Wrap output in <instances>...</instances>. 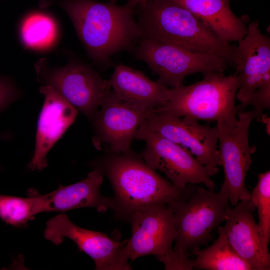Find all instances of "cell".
Instances as JSON below:
<instances>
[{
  "instance_id": "obj_1",
  "label": "cell",
  "mask_w": 270,
  "mask_h": 270,
  "mask_svg": "<svg viewBox=\"0 0 270 270\" xmlns=\"http://www.w3.org/2000/svg\"><path fill=\"white\" fill-rule=\"evenodd\" d=\"M72 20L88 56L96 66L106 68L111 58L132 50L142 32L134 18L136 7L119 6L116 0H56Z\"/></svg>"
},
{
  "instance_id": "obj_2",
  "label": "cell",
  "mask_w": 270,
  "mask_h": 270,
  "mask_svg": "<svg viewBox=\"0 0 270 270\" xmlns=\"http://www.w3.org/2000/svg\"><path fill=\"white\" fill-rule=\"evenodd\" d=\"M90 166L108 178L114 191L112 210L118 218L127 222L133 214L150 206L186 200L196 188L193 184L176 186L132 151L110 152Z\"/></svg>"
},
{
  "instance_id": "obj_3",
  "label": "cell",
  "mask_w": 270,
  "mask_h": 270,
  "mask_svg": "<svg viewBox=\"0 0 270 270\" xmlns=\"http://www.w3.org/2000/svg\"><path fill=\"white\" fill-rule=\"evenodd\" d=\"M136 7L141 38L216 56L234 66L236 46L222 40L185 8L172 0H150Z\"/></svg>"
},
{
  "instance_id": "obj_4",
  "label": "cell",
  "mask_w": 270,
  "mask_h": 270,
  "mask_svg": "<svg viewBox=\"0 0 270 270\" xmlns=\"http://www.w3.org/2000/svg\"><path fill=\"white\" fill-rule=\"evenodd\" d=\"M240 85L236 74L204 73L203 78L196 83L171 88L169 101L152 112L216 123L222 120L234 126L238 120L236 100Z\"/></svg>"
},
{
  "instance_id": "obj_5",
  "label": "cell",
  "mask_w": 270,
  "mask_h": 270,
  "mask_svg": "<svg viewBox=\"0 0 270 270\" xmlns=\"http://www.w3.org/2000/svg\"><path fill=\"white\" fill-rule=\"evenodd\" d=\"M226 196L202 187L186 200L168 204L173 210L176 237L174 250L194 253L213 238L212 234L226 220L230 208Z\"/></svg>"
},
{
  "instance_id": "obj_6",
  "label": "cell",
  "mask_w": 270,
  "mask_h": 270,
  "mask_svg": "<svg viewBox=\"0 0 270 270\" xmlns=\"http://www.w3.org/2000/svg\"><path fill=\"white\" fill-rule=\"evenodd\" d=\"M34 66L42 86L53 88L90 122L111 90L109 80L73 56L62 67L52 68L44 58L39 59Z\"/></svg>"
},
{
  "instance_id": "obj_7",
  "label": "cell",
  "mask_w": 270,
  "mask_h": 270,
  "mask_svg": "<svg viewBox=\"0 0 270 270\" xmlns=\"http://www.w3.org/2000/svg\"><path fill=\"white\" fill-rule=\"evenodd\" d=\"M238 116L234 126L226 124L222 120L216 122L220 163L224 175L220 191L226 196L232 206L250 198V192L246 187L245 180L252 164V155L256 148L250 144L249 130L252 121L258 118L254 110L239 112Z\"/></svg>"
},
{
  "instance_id": "obj_8",
  "label": "cell",
  "mask_w": 270,
  "mask_h": 270,
  "mask_svg": "<svg viewBox=\"0 0 270 270\" xmlns=\"http://www.w3.org/2000/svg\"><path fill=\"white\" fill-rule=\"evenodd\" d=\"M136 58L146 62L157 82L168 88L182 85L185 78L198 73L224 72L228 64L213 55L195 54L179 47L141 38L133 48Z\"/></svg>"
},
{
  "instance_id": "obj_9",
  "label": "cell",
  "mask_w": 270,
  "mask_h": 270,
  "mask_svg": "<svg viewBox=\"0 0 270 270\" xmlns=\"http://www.w3.org/2000/svg\"><path fill=\"white\" fill-rule=\"evenodd\" d=\"M136 138L146 143L140 156L147 164L163 172L176 186L183 188L188 184H203L207 188L214 190L215 184L206 169L192 154L151 130L145 120Z\"/></svg>"
},
{
  "instance_id": "obj_10",
  "label": "cell",
  "mask_w": 270,
  "mask_h": 270,
  "mask_svg": "<svg viewBox=\"0 0 270 270\" xmlns=\"http://www.w3.org/2000/svg\"><path fill=\"white\" fill-rule=\"evenodd\" d=\"M145 122L152 130L189 150L210 177L218 174L220 163L217 126L200 124L190 116L176 118L156 112L149 113Z\"/></svg>"
},
{
  "instance_id": "obj_11",
  "label": "cell",
  "mask_w": 270,
  "mask_h": 270,
  "mask_svg": "<svg viewBox=\"0 0 270 270\" xmlns=\"http://www.w3.org/2000/svg\"><path fill=\"white\" fill-rule=\"evenodd\" d=\"M44 236L55 245L62 244L65 238L72 240L80 252L93 260L96 270L132 269L124 252L127 240L117 242L102 232L82 228L65 213L48 221Z\"/></svg>"
},
{
  "instance_id": "obj_12",
  "label": "cell",
  "mask_w": 270,
  "mask_h": 270,
  "mask_svg": "<svg viewBox=\"0 0 270 270\" xmlns=\"http://www.w3.org/2000/svg\"><path fill=\"white\" fill-rule=\"evenodd\" d=\"M128 222L132 232L124 252L129 260L154 255L160 262L173 250L176 230L174 211L170 206H150L133 214Z\"/></svg>"
},
{
  "instance_id": "obj_13",
  "label": "cell",
  "mask_w": 270,
  "mask_h": 270,
  "mask_svg": "<svg viewBox=\"0 0 270 270\" xmlns=\"http://www.w3.org/2000/svg\"><path fill=\"white\" fill-rule=\"evenodd\" d=\"M238 43L234 58L240 79L238 114L256 92L270 93V38L261 32L258 20L249 23L246 34Z\"/></svg>"
},
{
  "instance_id": "obj_14",
  "label": "cell",
  "mask_w": 270,
  "mask_h": 270,
  "mask_svg": "<svg viewBox=\"0 0 270 270\" xmlns=\"http://www.w3.org/2000/svg\"><path fill=\"white\" fill-rule=\"evenodd\" d=\"M149 113L130 106L110 90L91 122L93 144L100 150L108 144L112 153L130 152L131 144Z\"/></svg>"
},
{
  "instance_id": "obj_15",
  "label": "cell",
  "mask_w": 270,
  "mask_h": 270,
  "mask_svg": "<svg viewBox=\"0 0 270 270\" xmlns=\"http://www.w3.org/2000/svg\"><path fill=\"white\" fill-rule=\"evenodd\" d=\"M40 92L44 102L38 122L35 152L28 166L32 171L48 167V152L74 122L78 112L52 87L42 86Z\"/></svg>"
},
{
  "instance_id": "obj_16",
  "label": "cell",
  "mask_w": 270,
  "mask_h": 270,
  "mask_svg": "<svg viewBox=\"0 0 270 270\" xmlns=\"http://www.w3.org/2000/svg\"><path fill=\"white\" fill-rule=\"evenodd\" d=\"M256 210L250 198L230 209L226 224L220 227L236 254L252 270H269L270 254L264 249L258 224L253 214Z\"/></svg>"
},
{
  "instance_id": "obj_17",
  "label": "cell",
  "mask_w": 270,
  "mask_h": 270,
  "mask_svg": "<svg viewBox=\"0 0 270 270\" xmlns=\"http://www.w3.org/2000/svg\"><path fill=\"white\" fill-rule=\"evenodd\" d=\"M104 175L97 170L90 172L84 180L68 186H60L54 191L40 195L41 212H58L81 208H94L104 212L113 207L112 197L100 193Z\"/></svg>"
},
{
  "instance_id": "obj_18",
  "label": "cell",
  "mask_w": 270,
  "mask_h": 270,
  "mask_svg": "<svg viewBox=\"0 0 270 270\" xmlns=\"http://www.w3.org/2000/svg\"><path fill=\"white\" fill-rule=\"evenodd\" d=\"M110 84L117 96L130 106L152 112L170 100L171 88L154 82L144 73L127 66H116Z\"/></svg>"
},
{
  "instance_id": "obj_19",
  "label": "cell",
  "mask_w": 270,
  "mask_h": 270,
  "mask_svg": "<svg viewBox=\"0 0 270 270\" xmlns=\"http://www.w3.org/2000/svg\"><path fill=\"white\" fill-rule=\"evenodd\" d=\"M172 0L190 11L224 42H238L246 34L245 18L232 12L230 0Z\"/></svg>"
},
{
  "instance_id": "obj_20",
  "label": "cell",
  "mask_w": 270,
  "mask_h": 270,
  "mask_svg": "<svg viewBox=\"0 0 270 270\" xmlns=\"http://www.w3.org/2000/svg\"><path fill=\"white\" fill-rule=\"evenodd\" d=\"M18 36L24 48L29 50L46 53L54 50L61 38L57 19L44 8L28 12L20 20Z\"/></svg>"
},
{
  "instance_id": "obj_21",
  "label": "cell",
  "mask_w": 270,
  "mask_h": 270,
  "mask_svg": "<svg viewBox=\"0 0 270 270\" xmlns=\"http://www.w3.org/2000/svg\"><path fill=\"white\" fill-rule=\"evenodd\" d=\"M219 236L210 246L196 252L194 268L203 270H252L234 251L220 226Z\"/></svg>"
},
{
  "instance_id": "obj_22",
  "label": "cell",
  "mask_w": 270,
  "mask_h": 270,
  "mask_svg": "<svg viewBox=\"0 0 270 270\" xmlns=\"http://www.w3.org/2000/svg\"><path fill=\"white\" fill-rule=\"evenodd\" d=\"M26 198L0 194V218L6 224L22 228L41 213L40 194L30 189Z\"/></svg>"
},
{
  "instance_id": "obj_23",
  "label": "cell",
  "mask_w": 270,
  "mask_h": 270,
  "mask_svg": "<svg viewBox=\"0 0 270 270\" xmlns=\"http://www.w3.org/2000/svg\"><path fill=\"white\" fill-rule=\"evenodd\" d=\"M250 198L258 210L262 244L266 252H269L270 240V172L258 176V182L250 192Z\"/></svg>"
},
{
  "instance_id": "obj_24",
  "label": "cell",
  "mask_w": 270,
  "mask_h": 270,
  "mask_svg": "<svg viewBox=\"0 0 270 270\" xmlns=\"http://www.w3.org/2000/svg\"><path fill=\"white\" fill-rule=\"evenodd\" d=\"M22 96L14 79L0 74V113L4 111Z\"/></svg>"
},
{
  "instance_id": "obj_25",
  "label": "cell",
  "mask_w": 270,
  "mask_h": 270,
  "mask_svg": "<svg viewBox=\"0 0 270 270\" xmlns=\"http://www.w3.org/2000/svg\"><path fill=\"white\" fill-rule=\"evenodd\" d=\"M160 262L164 264L167 270H192L194 268L193 260L189 258L188 254L176 252L174 250Z\"/></svg>"
},
{
  "instance_id": "obj_26",
  "label": "cell",
  "mask_w": 270,
  "mask_h": 270,
  "mask_svg": "<svg viewBox=\"0 0 270 270\" xmlns=\"http://www.w3.org/2000/svg\"><path fill=\"white\" fill-rule=\"evenodd\" d=\"M38 1L39 8L46 9L53 4L55 0H38Z\"/></svg>"
},
{
  "instance_id": "obj_27",
  "label": "cell",
  "mask_w": 270,
  "mask_h": 270,
  "mask_svg": "<svg viewBox=\"0 0 270 270\" xmlns=\"http://www.w3.org/2000/svg\"><path fill=\"white\" fill-rule=\"evenodd\" d=\"M128 3L133 6L136 7L138 6L144 4L148 2L150 0H128Z\"/></svg>"
},
{
  "instance_id": "obj_28",
  "label": "cell",
  "mask_w": 270,
  "mask_h": 270,
  "mask_svg": "<svg viewBox=\"0 0 270 270\" xmlns=\"http://www.w3.org/2000/svg\"><path fill=\"white\" fill-rule=\"evenodd\" d=\"M12 134L9 132L0 134V140H9L11 138Z\"/></svg>"
}]
</instances>
